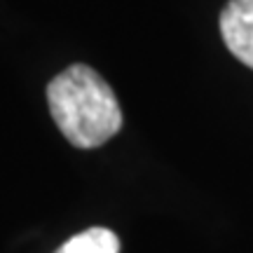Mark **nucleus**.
I'll use <instances>...</instances> for the list:
<instances>
[{"label": "nucleus", "mask_w": 253, "mask_h": 253, "mask_svg": "<svg viewBox=\"0 0 253 253\" xmlns=\"http://www.w3.org/2000/svg\"><path fill=\"white\" fill-rule=\"evenodd\" d=\"M120 239L108 227H89L68 239L54 253H118Z\"/></svg>", "instance_id": "nucleus-3"}, {"label": "nucleus", "mask_w": 253, "mask_h": 253, "mask_svg": "<svg viewBox=\"0 0 253 253\" xmlns=\"http://www.w3.org/2000/svg\"><path fill=\"white\" fill-rule=\"evenodd\" d=\"M49 113L75 148H99L120 131L122 110L108 82L99 73L73 63L47 84Z\"/></svg>", "instance_id": "nucleus-1"}, {"label": "nucleus", "mask_w": 253, "mask_h": 253, "mask_svg": "<svg viewBox=\"0 0 253 253\" xmlns=\"http://www.w3.org/2000/svg\"><path fill=\"white\" fill-rule=\"evenodd\" d=\"M225 47L253 71V0H230L220 12Z\"/></svg>", "instance_id": "nucleus-2"}]
</instances>
